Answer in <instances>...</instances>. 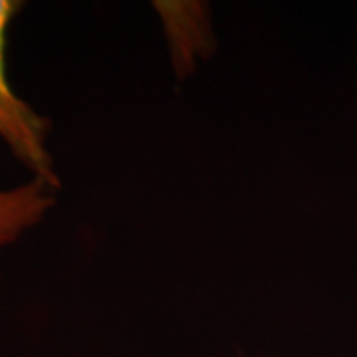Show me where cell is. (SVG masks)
Wrapping results in <instances>:
<instances>
[{"mask_svg": "<svg viewBox=\"0 0 357 357\" xmlns=\"http://www.w3.org/2000/svg\"><path fill=\"white\" fill-rule=\"evenodd\" d=\"M18 4L0 0V139L22 161L34 178L48 187H58V175L48 151V123L28 103L14 93L4 68V38Z\"/></svg>", "mask_w": 357, "mask_h": 357, "instance_id": "1", "label": "cell"}, {"mask_svg": "<svg viewBox=\"0 0 357 357\" xmlns=\"http://www.w3.org/2000/svg\"><path fill=\"white\" fill-rule=\"evenodd\" d=\"M54 206V189L34 178L14 189L0 191V246L14 243L36 227Z\"/></svg>", "mask_w": 357, "mask_h": 357, "instance_id": "2", "label": "cell"}]
</instances>
